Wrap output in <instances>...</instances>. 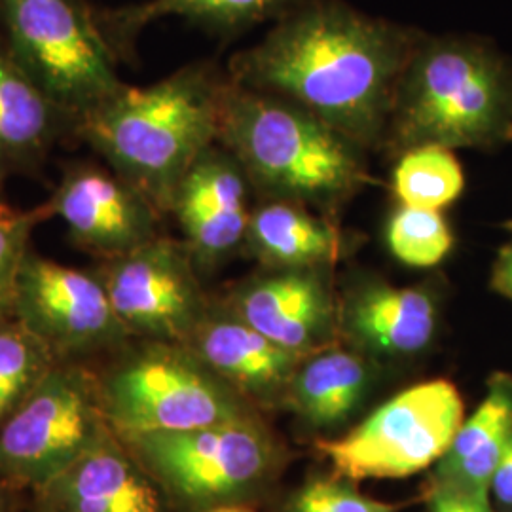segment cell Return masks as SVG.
<instances>
[{
    "mask_svg": "<svg viewBox=\"0 0 512 512\" xmlns=\"http://www.w3.org/2000/svg\"><path fill=\"white\" fill-rule=\"evenodd\" d=\"M423 33L342 0H304L228 63V78L308 110L365 150H382L404 65Z\"/></svg>",
    "mask_w": 512,
    "mask_h": 512,
    "instance_id": "obj_1",
    "label": "cell"
},
{
    "mask_svg": "<svg viewBox=\"0 0 512 512\" xmlns=\"http://www.w3.org/2000/svg\"><path fill=\"white\" fill-rule=\"evenodd\" d=\"M228 74L209 61L184 65L147 88L128 86L74 122V133L167 217L177 186L219 143Z\"/></svg>",
    "mask_w": 512,
    "mask_h": 512,
    "instance_id": "obj_2",
    "label": "cell"
},
{
    "mask_svg": "<svg viewBox=\"0 0 512 512\" xmlns=\"http://www.w3.org/2000/svg\"><path fill=\"white\" fill-rule=\"evenodd\" d=\"M219 145L238 160L256 200L300 203L330 219L374 183L368 150L291 101L230 78Z\"/></svg>",
    "mask_w": 512,
    "mask_h": 512,
    "instance_id": "obj_3",
    "label": "cell"
},
{
    "mask_svg": "<svg viewBox=\"0 0 512 512\" xmlns=\"http://www.w3.org/2000/svg\"><path fill=\"white\" fill-rule=\"evenodd\" d=\"M512 143V67L484 40L423 35L397 84L385 150H492Z\"/></svg>",
    "mask_w": 512,
    "mask_h": 512,
    "instance_id": "obj_4",
    "label": "cell"
},
{
    "mask_svg": "<svg viewBox=\"0 0 512 512\" xmlns=\"http://www.w3.org/2000/svg\"><path fill=\"white\" fill-rule=\"evenodd\" d=\"M99 378L110 431L122 440L247 418L241 397L184 344L143 340Z\"/></svg>",
    "mask_w": 512,
    "mask_h": 512,
    "instance_id": "obj_5",
    "label": "cell"
},
{
    "mask_svg": "<svg viewBox=\"0 0 512 512\" xmlns=\"http://www.w3.org/2000/svg\"><path fill=\"white\" fill-rule=\"evenodd\" d=\"M0 35L74 122L126 88L86 0H0Z\"/></svg>",
    "mask_w": 512,
    "mask_h": 512,
    "instance_id": "obj_6",
    "label": "cell"
},
{
    "mask_svg": "<svg viewBox=\"0 0 512 512\" xmlns=\"http://www.w3.org/2000/svg\"><path fill=\"white\" fill-rule=\"evenodd\" d=\"M465 420L458 387L448 380L410 385L340 439L317 450L348 480H389L425 471L444 458Z\"/></svg>",
    "mask_w": 512,
    "mask_h": 512,
    "instance_id": "obj_7",
    "label": "cell"
},
{
    "mask_svg": "<svg viewBox=\"0 0 512 512\" xmlns=\"http://www.w3.org/2000/svg\"><path fill=\"white\" fill-rule=\"evenodd\" d=\"M107 429L99 378L76 361H57L0 427V484L42 488Z\"/></svg>",
    "mask_w": 512,
    "mask_h": 512,
    "instance_id": "obj_8",
    "label": "cell"
},
{
    "mask_svg": "<svg viewBox=\"0 0 512 512\" xmlns=\"http://www.w3.org/2000/svg\"><path fill=\"white\" fill-rule=\"evenodd\" d=\"M124 442L171 494L198 505L245 492L266 475L274 456L268 435L249 416Z\"/></svg>",
    "mask_w": 512,
    "mask_h": 512,
    "instance_id": "obj_9",
    "label": "cell"
},
{
    "mask_svg": "<svg viewBox=\"0 0 512 512\" xmlns=\"http://www.w3.org/2000/svg\"><path fill=\"white\" fill-rule=\"evenodd\" d=\"M95 272L131 338L186 344L211 306L183 239L160 234Z\"/></svg>",
    "mask_w": 512,
    "mask_h": 512,
    "instance_id": "obj_10",
    "label": "cell"
},
{
    "mask_svg": "<svg viewBox=\"0 0 512 512\" xmlns=\"http://www.w3.org/2000/svg\"><path fill=\"white\" fill-rule=\"evenodd\" d=\"M14 319L59 361L124 348L131 340L97 272L69 268L33 251L19 272Z\"/></svg>",
    "mask_w": 512,
    "mask_h": 512,
    "instance_id": "obj_11",
    "label": "cell"
},
{
    "mask_svg": "<svg viewBox=\"0 0 512 512\" xmlns=\"http://www.w3.org/2000/svg\"><path fill=\"white\" fill-rule=\"evenodd\" d=\"M44 209L59 217L78 249L103 258L122 255L162 234L164 215L147 196L97 164L69 165Z\"/></svg>",
    "mask_w": 512,
    "mask_h": 512,
    "instance_id": "obj_12",
    "label": "cell"
},
{
    "mask_svg": "<svg viewBox=\"0 0 512 512\" xmlns=\"http://www.w3.org/2000/svg\"><path fill=\"white\" fill-rule=\"evenodd\" d=\"M255 203L253 184L219 143L207 148L186 171L169 215L177 220L200 274H211L243 253Z\"/></svg>",
    "mask_w": 512,
    "mask_h": 512,
    "instance_id": "obj_13",
    "label": "cell"
},
{
    "mask_svg": "<svg viewBox=\"0 0 512 512\" xmlns=\"http://www.w3.org/2000/svg\"><path fill=\"white\" fill-rule=\"evenodd\" d=\"M330 268H264L220 302L275 344L302 355L327 348L338 332Z\"/></svg>",
    "mask_w": 512,
    "mask_h": 512,
    "instance_id": "obj_14",
    "label": "cell"
},
{
    "mask_svg": "<svg viewBox=\"0 0 512 512\" xmlns=\"http://www.w3.org/2000/svg\"><path fill=\"white\" fill-rule=\"evenodd\" d=\"M439 329V302L429 287H397L363 277L338 304V330L353 349L376 357L420 355Z\"/></svg>",
    "mask_w": 512,
    "mask_h": 512,
    "instance_id": "obj_15",
    "label": "cell"
},
{
    "mask_svg": "<svg viewBox=\"0 0 512 512\" xmlns=\"http://www.w3.org/2000/svg\"><path fill=\"white\" fill-rule=\"evenodd\" d=\"M107 429L65 471L38 488L48 512H164L152 476Z\"/></svg>",
    "mask_w": 512,
    "mask_h": 512,
    "instance_id": "obj_16",
    "label": "cell"
},
{
    "mask_svg": "<svg viewBox=\"0 0 512 512\" xmlns=\"http://www.w3.org/2000/svg\"><path fill=\"white\" fill-rule=\"evenodd\" d=\"M184 346L226 384L249 395H268L291 384L308 357L275 344L222 304L209 306Z\"/></svg>",
    "mask_w": 512,
    "mask_h": 512,
    "instance_id": "obj_17",
    "label": "cell"
},
{
    "mask_svg": "<svg viewBox=\"0 0 512 512\" xmlns=\"http://www.w3.org/2000/svg\"><path fill=\"white\" fill-rule=\"evenodd\" d=\"M74 133V118L12 54L0 35V175L31 173L55 143Z\"/></svg>",
    "mask_w": 512,
    "mask_h": 512,
    "instance_id": "obj_18",
    "label": "cell"
},
{
    "mask_svg": "<svg viewBox=\"0 0 512 512\" xmlns=\"http://www.w3.org/2000/svg\"><path fill=\"white\" fill-rule=\"evenodd\" d=\"M353 239L336 219L306 205L256 200L243 253L262 268H332L351 251Z\"/></svg>",
    "mask_w": 512,
    "mask_h": 512,
    "instance_id": "obj_19",
    "label": "cell"
},
{
    "mask_svg": "<svg viewBox=\"0 0 512 512\" xmlns=\"http://www.w3.org/2000/svg\"><path fill=\"white\" fill-rule=\"evenodd\" d=\"M304 0H145L116 8H95L103 35L120 61L135 55V42L148 25L181 18L211 33L230 35L266 19H279Z\"/></svg>",
    "mask_w": 512,
    "mask_h": 512,
    "instance_id": "obj_20",
    "label": "cell"
},
{
    "mask_svg": "<svg viewBox=\"0 0 512 512\" xmlns=\"http://www.w3.org/2000/svg\"><path fill=\"white\" fill-rule=\"evenodd\" d=\"M512 439V380L495 376L486 399L463 420L448 454L440 459V486L488 497L492 478Z\"/></svg>",
    "mask_w": 512,
    "mask_h": 512,
    "instance_id": "obj_21",
    "label": "cell"
},
{
    "mask_svg": "<svg viewBox=\"0 0 512 512\" xmlns=\"http://www.w3.org/2000/svg\"><path fill=\"white\" fill-rule=\"evenodd\" d=\"M372 382V368L357 349L327 348L310 353L294 372L291 395L308 423L327 429L348 418Z\"/></svg>",
    "mask_w": 512,
    "mask_h": 512,
    "instance_id": "obj_22",
    "label": "cell"
},
{
    "mask_svg": "<svg viewBox=\"0 0 512 512\" xmlns=\"http://www.w3.org/2000/svg\"><path fill=\"white\" fill-rule=\"evenodd\" d=\"M465 190V173L452 148L425 145L395 158L391 194L395 203L444 211Z\"/></svg>",
    "mask_w": 512,
    "mask_h": 512,
    "instance_id": "obj_23",
    "label": "cell"
},
{
    "mask_svg": "<svg viewBox=\"0 0 512 512\" xmlns=\"http://www.w3.org/2000/svg\"><path fill=\"white\" fill-rule=\"evenodd\" d=\"M59 359L18 319L0 321V427L18 410Z\"/></svg>",
    "mask_w": 512,
    "mask_h": 512,
    "instance_id": "obj_24",
    "label": "cell"
},
{
    "mask_svg": "<svg viewBox=\"0 0 512 512\" xmlns=\"http://www.w3.org/2000/svg\"><path fill=\"white\" fill-rule=\"evenodd\" d=\"M384 238L393 258L418 270L439 266L456 245L454 230L442 211L399 203L387 217Z\"/></svg>",
    "mask_w": 512,
    "mask_h": 512,
    "instance_id": "obj_25",
    "label": "cell"
},
{
    "mask_svg": "<svg viewBox=\"0 0 512 512\" xmlns=\"http://www.w3.org/2000/svg\"><path fill=\"white\" fill-rule=\"evenodd\" d=\"M50 220L44 203L31 211L10 207L0 213V321L14 317L19 272L29 253V239L37 224Z\"/></svg>",
    "mask_w": 512,
    "mask_h": 512,
    "instance_id": "obj_26",
    "label": "cell"
},
{
    "mask_svg": "<svg viewBox=\"0 0 512 512\" xmlns=\"http://www.w3.org/2000/svg\"><path fill=\"white\" fill-rule=\"evenodd\" d=\"M291 512H397L395 505L359 494L348 484L317 478L294 495Z\"/></svg>",
    "mask_w": 512,
    "mask_h": 512,
    "instance_id": "obj_27",
    "label": "cell"
},
{
    "mask_svg": "<svg viewBox=\"0 0 512 512\" xmlns=\"http://www.w3.org/2000/svg\"><path fill=\"white\" fill-rule=\"evenodd\" d=\"M433 512H492L488 497L463 494L450 488H442L433 494Z\"/></svg>",
    "mask_w": 512,
    "mask_h": 512,
    "instance_id": "obj_28",
    "label": "cell"
},
{
    "mask_svg": "<svg viewBox=\"0 0 512 512\" xmlns=\"http://www.w3.org/2000/svg\"><path fill=\"white\" fill-rule=\"evenodd\" d=\"M492 289L512 300V241L501 247L492 268Z\"/></svg>",
    "mask_w": 512,
    "mask_h": 512,
    "instance_id": "obj_29",
    "label": "cell"
},
{
    "mask_svg": "<svg viewBox=\"0 0 512 512\" xmlns=\"http://www.w3.org/2000/svg\"><path fill=\"white\" fill-rule=\"evenodd\" d=\"M492 490L499 503L512 507V439L495 469Z\"/></svg>",
    "mask_w": 512,
    "mask_h": 512,
    "instance_id": "obj_30",
    "label": "cell"
},
{
    "mask_svg": "<svg viewBox=\"0 0 512 512\" xmlns=\"http://www.w3.org/2000/svg\"><path fill=\"white\" fill-rule=\"evenodd\" d=\"M205 512H255L249 507H243V505H217V507H211L209 511Z\"/></svg>",
    "mask_w": 512,
    "mask_h": 512,
    "instance_id": "obj_31",
    "label": "cell"
},
{
    "mask_svg": "<svg viewBox=\"0 0 512 512\" xmlns=\"http://www.w3.org/2000/svg\"><path fill=\"white\" fill-rule=\"evenodd\" d=\"M4 179H6V177H4V175H0V213L10 209V205H8L6 200H4V190H2V188H4Z\"/></svg>",
    "mask_w": 512,
    "mask_h": 512,
    "instance_id": "obj_32",
    "label": "cell"
},
{
    "mask_svg": "<svg viewBox=\"0 0 512 512\" xmlns=\"http://www.w3.org/2000/svg\"><path fill=\"white\" fill-rule=\"evenodd\" d=\"M505 228H507V230H511V232H512V220H509V222H507V224H505Z\"/></svg>",
    "mask_w": 512,
    "mask_h": 512,
    "instance_id": "obj_33",
    "label": "cell"
},
{
    "mask_svg": "<svg viewBox=\"0 0 512 512\" xmlns=\"http://www.w3.org/2000/svg\"><path fill=\"white\" fill-rule=\"evenodd\" d=\"M0 511H2V490H0Z\"/></svg>",
    "mask_w": 512,
    "mask_h": 512,
    "instance_id": "obj_34",
    "label": "cell"
}]
</instances>
